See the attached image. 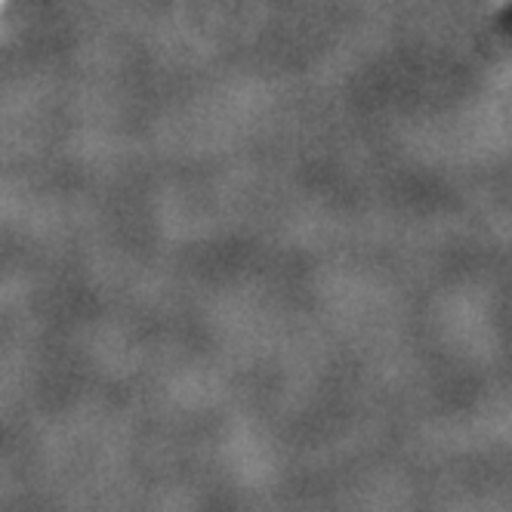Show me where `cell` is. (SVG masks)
Instances as JSON below:
<instances>
[{
    "label": "cell",
    "instance_id": "obj_1",
    "mask_svg": "<svg viewBox=\"0 0 512 512\" xmlns=\"http://www.w3.org/2000/svg\"><path fill=\"white\" fill-rule=\"evenodd\" d=\"M506 25H509V28H512V13H509V16H506Z\"/></svg>",
    "mask_w": 512,
    "mask_h": 512
}]
</instances>
